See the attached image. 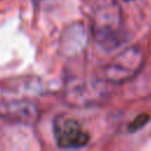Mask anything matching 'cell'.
<instances>
[{
  "label": "cell",
  "instance_id": "6da1fadb",
  "mask_svg": "<svg viewBox=\"0 0 151 151\" xmlns=\"http://www.w3.org/2000/svg\"><path fill=\"white\" fill-rule=\"evenodd\" d=\"M55 143L61 149H79L88 144L90 133L81 124L65 114H59L53 120Z\"/></svg>",
  "mask_w": 151,
  "mask_h": 151
},
{
  "label": "cell",
  "instance_id": "7a4b0ae2",
  "mask_svg": "<svg viewBox=\"0 0 151 151\" xmlns=\"http://www.w3.org/2000/svg\"><path fill=\"white\" fill-rule=\"evenodd\" d=\"M142 54L138 48H129L120 53L105 70V77L112 83H123L133 77L140 67Z\"/></svg>",
  "mask_w": 151,
  "mask_h": 151
},
{
  "label": "cell",
  "instance_id": "3957f363",
  "mask_svg": "<svg viewBox=\"0 0 151 151\" xmlns=\"http://www.w3.org/2000/svg\"><path fill=\"white\" fill-rule=\"evenodd\" d=\"M0 116L12 122L29 124L37 120L39 112L37 106L28 100H11L1 104Z\"/></svg>",
  "mask_w": 151,
  "mask_h": 151
}]
</instances>
